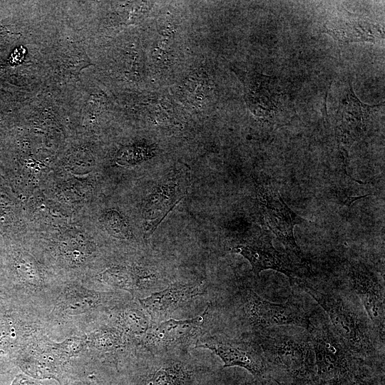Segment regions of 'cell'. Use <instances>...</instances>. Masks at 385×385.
Returning a JSON list of instances; mask_svg holds the SVG:
<instances>
[{
	"label": "cell",
	"mask_w": 385,
	"mask_h": 385,
	"mask_svg": "<svg viewBox=\"0 0 385 385\" xmlns=\"http://www.w3.org/2000/svg\"><path fill=\"white\" fill-rule=\"evenodd\" d=\"M120 299L118 294L88 289L78 284L53 287L38 307L47 335L53 341L83 337L105 322Z\"/></svg>",
	"instance_id": "cell-1"
},
{
	"label": "cell",
	"mask_w": 385,
	"mask_h": 385,
	"mask_svg": "<svg viewBox=\"0 0 385 385\" xmlns=\"http://www.w3.org/2000/svg\"><path fill=\"white\" fill-rule=\"evenodd\" d=\"M323 309L336 333L349 350L362 361L377 358L384 347L376 330L361 303L351 294L322 292L304 280L298 284Z\"/></svg>",
	"instance_id": "cell-2"
},
{
	"label": "cell",
	"mask_w": 385,
	"mask_h": 385,
	"mask_svg": "<svg viewBox=\"0 0 385 385\" xmlns=\"http://www.w3.org/2000/svg\"><path fill=\"white\" fill-rule=\"evenodd\" d=\"M279 326L257 333L260 351L271 367L284 372L293 383L316 384L312 344L307 329Z\"/></svg>",
	"instance_id": "cell-3"
},
{
	"label": "cell",
	"mask_w": 385,
	"mask_h": 385,
	"mask_svg": "<svg viewBox=\"0 0 385 385\" xmlns=\"http://www.w3.org/2000/svg\"><path fill=\"white\" fill-rule=\"evenodd\" d=\"M314 354L316 384L354 385L369 373L364 361L357 358L323 316L311 317L307 329Z\"/></svg>",
	"instance_id": "cell-4"
},
{
	"label": "cell",
	"mask_w": 385,
	"mask_h": 385,
	"mask_svg": "<svg viewBox=\"0 0 385 385\" xmlns=\"http://www.w3.org/2000/svg\"><path fill=\"white\" fill-rule=\"evenodd\" d=\"M44 334L40 308L34 303L7 297L0 299V377L16 373L22 351Z\"/></svg>",
	"instance_id": "cell-5"
},
{
	"label": "cell",
	"mask_w": 385,
	"mask_h": 385,
	"mask_svg": "<svg viewBox=\"0 0 385 385\" xmlns=\"http://www.w3.org/2000/svg\"><path fill=\"white\" fill-rule=\"evenodd\" d=\"M240 292L244 316L257 333L279 326L308 329L312 316L292 298L277 304L264 299L250 288H242Z\"/></svg>",
	"instance_id": "cell-6"
},
{
	"label": "cell",
	"mask_w": 385,
	"mask_h": 385,
	"mask_svg": "<svg viewBox=\"0 0 385 385\" xmlns=\"http://www.w3.org/2000/svg\"><path fill=\"white\" fill-rule=\"evenodd\" d=\"M191 175L188 165L178 163L153 189L143 210L145 238L185 197L192 183Z\"/></svg>",
	"instance_id": "cell-7"
},
{
	"label": "cell",
	"mask_w": 385,
	"mask_h": 385,
	"mask_svg": "<svg viewBox=\"0 0 385 385\" xmlns=\"http://www.w3.org/2000/svg\"><path fill=\"white\" fill-rule=\"evenodd\" d=\"M379 106L363 103L356 96L351 84L340 94L336 115V139L346 173L349 150L366 133L371 117Z\"/></svg>",
	"instance_id": "cell-8"
},
{
	"label": "cell",
	"mask_w": 385,
	"mask_h": 385,
	"mask_svg": "<svg viewBox=\"0 0 385 385\" xmlns=\"http://www.w3.org/2000/svg\"><path fill=\"white\" fill-rule=\"evenodd\" d=\"M256 190L262 215L269 229L289 251L302 258V253L296 242L294 228L305 220L287 205L275 187L258 184Z\"/></svg>",
	"instance_id": "cell-9"
},
{
	"label": "cell",
	"mask_w": 385,
	"mask_h": 385,
	"mask_svg": "<svg viewBox=\"0 0 385 385\" xmlns=\"http://www.w3.org/2000/svg\"><path fill=\"white\" fill-rule=\"evenodd\" d=\"M53 342L44 334L29 344L16 361L17 369L34 379H54L63 385L71 359L61 354Z\"/></svg>",
	"instance_id": "cell-10"
},
{
	"label": "cell",
	"mask_w": 385,
	"mask_h": 385,
	"mask_svg": "<svg viewBox=\"0 0 385 385\" xmlns=\"http://www.w3.org/2000/svg\"><path fill=\"white\" fill-rule=\"evenodd\" d=\"M247 259L256 274L266 270H273L287 276L292 282L298 284L301 279L299 267L289 255L277 250L272 243V237L267 233L260 234L231 248Z\"/></svg>",
	"instance_id": "cell-11"
},
{
	"label": "cell",
	"mask_w": 385,
	"mask_h": 385,
	"mask_svg": "<svg viewBox=\"0 0 385 385\" xmlns=\"http://www.w3.org/2000/svg\"><path fill=\"white\" fill-rule=\"evenodd\" d=\"M354 294L357 297L372 323L376 332L384 344L385 300L384 288L377 276L363 264L351 265L348 272Z\"/></svg>",
	"instance_id": "cell-12"
},
{
	"label": "cell",
	"mask_w": 385,
	"mask_h": 385,
	"mask_svg": "<svg viewBox=\"0 0 385 385\" xmlns=\"http://www.w3.org/2000/svg\"><path fill=\"white\" fill-rule=\"evenodd\" d=\"M196 346L215 353L223 367L239 366L259 377L269 374L270 369L261 351L247 344L213 337L201 339Z\"/></svg>",
	"instance_id": "cell-13"
},
{
	"label": "cell",
	"mask_w": 385,
	"mask_h": 385,
	"mask_svg": "<svg viewBox=\"0 0 385 385\" xmlns=\"http://www.w3.org/2000/svg\"><path fill=\"white\" fill-rule=\"evenodd\" d=\"M204 282H174L165 289L138 299L141 308L154 322H161L175 310L204 292Z\"/></svg>",
	"instance_id": "cell-14"
},
{
	"label": "cell",
	"mask_w": 385,
	"mask_h": 385,
	"mask_svg": "<svg viewBox=\"0 0 385 385\" xmlns=\"http://www.w3.org/2000/svg\"><path fill=\"white\" fill-rule=\"evenodd\" d=\"M244 84L250 109L258 116L273 120L282 110L285 99L278 81L256 73L247 77Z\"/></svg>",
	"instance_id": "cell-15"
},
{
	"label": "cell",
	"mask_w": 385,
	"mask_h": 385,
	"mask_svg": "<svg viewBox=\"0 0 385 385\" xmlns=\"http://www.w3.org/2000/svg\"><path fill=\"white\" fill-rule=\"evenodd\" d=\"M323 31L343 43H375L384 38V30L381 25L348 14L332 17L324 24Z\"/></svg>",
	"instance_id": "cell-16"
},
{
	"label": "cell",
	"mask_w": 385,
	"mask_h": 385,
	"mask_svg": "<svg viewBox=\"0 0 385 385\" xmlns=\"http://www.w3.org/2000/svg\"><path fill=\"white\" fill-rule=\"evenodd\" d=\"M208 314L207 307L201 314L194 318L164 320L146 337V342L156 346H168L187 342L201 330Z\"/></svg>",
	"instance_id": "cell-17"
},
{
	"label": "cell",
	"mask_w": 385,
	"mask_h": 385,
	"mask_svg": "<svg viewBox=\"0 0 385 385\" xmlns=\"http://www.w3.org/2000/svg\"><path fill=\"white\" fill-rule=\"evenodd\" d=\"M116 307L108 314L110 319L105 322L118 329L128 339L147 335L149 319L143 309L128 304Z\"/></svg>",
	"instance_id": "cell-18"
},
{
	"label": "cell",
	"mask_w": 385,
	"mask_h": 385,
	"mask_svg": "<svg viewBox=\"0 0 385 385\" xmlns=\"http://www.w3.org/2000/svg\"><path fill=\"white\" fill-rule=\"evenodd\" d=\"M83 337L88 349L102 354L117 352L125 347L128 342L118 329L107 322L99 325Z\"/></svg>",
	"instance_id": "cell-19"
},
{
	"label": "cell",
	"mask_w": 385,
	"mask_h": 385,
	"mask_svg": "<svg viewBox=\"0 0 385 385\" xmlns=\"http://www.w3.org/2000/svg\"><path fill=\"white\" fill-rule=\"evenodd\" d=\"M192 374L180 362H168L148 374L141 385H186Z\"/></svg>",
	"instance_id": "cell-20"
},
{
	"label": "cell",
	"mask_w": 385,
	"mask_h": 385,
	"mask_svg": "<svg viewBox=\"0 0 385 385\" xmlns=\"http://www.w3.org/2000/svg\"><path fill=\"white\" fill-rule=\"evenodd\" d=\"M100 280L106 285L127 291L132 296H134L135 292L133 267H112L101 274Z\"/></svg>",
	"instance_id": "cell-21"
},
{
	"label": "cell",
	"mask_w": 385,
	"mask_h": 385,
	"mask_svg": "<svg viewBox=\"0 0 385 385\" xmlns=\"http://www.w3.org/2000/svg\"><path fill=\"white\" fill-rule=\"evenodd\" d=\"M53 346L62 354L71 359L81 354L86 350L84 337L72 336L61 342H53Z\"/></svg>",
	"instance_id": "cell-22"
},
{
	"label": "cell",
	"mask_w": 385,
	"mask_h": 385,
	"mask_svg": "<svg viewBox=\"0 0 385 385\" xmlns=\"http://www.w3.org/2000/svg\"><path fill=\"white\" fill-rule=\"evenodd\" d=\"M105 223L112 235L119 238H128L130 236L128 227L123 218L115 212L107 214Z\"/></svg>",
	"instance_id": "cell-23"
},
{
	"label": "cell",
	"mask_w": 385,
	"mask_h": 385,
	"mask_svg": "<svg viewBox=\"0 0 385 385\" xmlns=\"http://www.w3.org/2000/svg\"><path fill=\"white\" fill-rule=\"evenodd\" d=\"M11 385H43L36 379H34L21 372L17 373ZM61 385V384H58Z\"/></svg>",
	"instance_id": "cell-24"
},
{
	"label": "cell",
	"mask_w": 385,
	"mask_h": 385,
	"mask_svg": "<svg viewBox=\"0 0 385 385\" xmlns=\"http://www.w3.org/2000/svg\"><path fill=\"white\" fill-rule=\"evenodd\" d=\"M354 385H384V381H378V379L373 378L371 374L358 378Z\"/></svg>",
	"instance_id": "cell-25"
},
{
	"label": "cell",
	"mask_w": 385,
	"mask_h": 385,
	"mask_svg": "<svg viewBox=\"0 0 385 385\" xmlns=\"http://www.w3.org/2000/svg\"><path fill=\"white\" fill-rule=\"evenodd\" d=\"M274 380L277 381V383L278 384V385H289L288 384H285V383H283V382H280V381H278V380H276V379H274Z\"/></svg>",
	"instance_id": "cell-26"
},
{
	"label": "cell",
	"mask_w": 385,
	"mask_h": 385,
	"mask_svg": "<svg viewBox=\"0 0 385 385\" xmlns=\"http://www.w3.org/2000/svg\"><path fill=\"white\" fill-rule=\"evenodd\" d=\"M307 385H325V384H307Z\"/></svg>",
	"instance_id": "cell-27"
}]
</instances>
